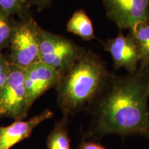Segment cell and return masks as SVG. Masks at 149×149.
Returning <instances> with one entry per match:
<instances>
[{"label":"cell","mask_w":149,"mask_h":149,"mask_svg":"<svg viewBox=\"0 0 149 149\" xmlns=\"http://www.w3.org/2000/svg\"><path fill=\"white\" fill-rule=\"evenodd\" d=\"M104 49L113 59L115 70L125 68L132 73L138 69L140 56L133 38L130 34L124 35L120 30L117 37L101 41Z\"/></svg>","instance_id":"obj_7"},{"label":"cell","mask_w":149,"mask_h":149,"mask_svg":"<svg viewBox=\"0 0 149 149\" xmlns=\"http://www.w3.org/2000/svg\"><path fill=\"white\" fill-rule=\"evenodd\" d=\"M148 92H149V81H148Z\"/></svg>","instance_id":"obj_18"},{"label":"cell","mask_w":149,"mask_h":149,"mask_svg":"<svg viewBox=\"0 0 149 149\" xmlns=\"http://www.w3.org/2000/svg\"><path fill=\"white\" fill-rule=\"evenodd\" d=\"M110 74L100 56L86 49L81 58L61 76L55 87L57 104L63 116L69 118L86 111Z\"/></svg>","instance_id":"obj_2"},{"label":"cell","mask_w":149,"mask_h":149,"mask_svg":"<svg viewBox=\"0 0 149 149\" xmlns=\"http://www.w3.org/2000/svg\"><path fill=\"white\" fill-rule=\"evenodd\" d=\"M66 30L85 41L96 39L92 22L83 9L77 10L72 14L66 24Z\"/></svg>","instance_id":"obj_10"},{"label":"cell","mask_w":149,"mask_h":149,"mask_svg":"<svg viewBox=\"0 0 149 149\" xmlns=\"http://www.w3.org/2000/svg\"><path fill=\"white\" fill-rule=\"evenodd\" d=\"M24 74L30 108L44 93L57 86L61 77L58 72L40 61L24 68Z\"/></svg>","instance_id":"obj_8"},{"label":"cell","mask_w":149,"mask_h":149,"mask_svg":"<svg viewBox=\"0 0 149 149\" xmlns=\"http://www.w3.org/2000/svg\"><path fill=\"white\" fill-rule=\"evenodd\" d=\"M15 22L13 17L0 8V52L9 48Z\"/></svg>","instance_id":"obj_14"},{"label":"cell","mask_w":149,"mask_h":149,"mask_svg":"<svg viewBox=\"0 0 149 149\" xmlns=\"http://www.w3.org/2000/svg\"><path fill=\"white\" fill-rule=\"evenodd\" d=\"M11 63L8 55H5L0 52V91L2 90L10 72Z\"/></svg>","instance_id":"obj_15"},{"label":"cell","mask_w":149,"mask_h":149,"mask_svg":"<svg viewBox=\"0 0 149 149\" xmlns=\"http://www.w3.org/2000/svg\"><path fill=\"white\" fill-rule=\"evenodd\" d=\"M69 118L63 116L55 123L47 139V149H71L68 133Z\"/></svg>","instance_id":"obj_12"},{"label":"cell","mask_w":149,"mask_h":149,"mask_svg":"<svg viewBox=\"0 0 149 149\" xmlns=\"http://www.w3.org/2000/svg\"><path fill=\"white\" fill-rule=\"evenodd\" d=\"M149 65L122 75L111 72L86 111L91 122L84 138L100 141L108 135L149 139Z\"/></svg>","instance_id":"obj_1"},{"label":"cell","mask_w":149,"mask_h":149,"mask_svg":"<svg viewBox=\"0 0 149 149\" xmlns=\"http://www.w3.org/2000/svg\"><path fill=\"white\" fill-rule=\"evenodd\" d=\"M33 0H0V8L11 16L17 15L19 19L33 17L31 8Z\"/></svg>","instance_id":"obj_13"},{"label":"cell","mask_w":149,"mask_h":149,"mask_svg":"<svg viewBox=\"0 0 149 149\" xmlns=\"http://www.w3.org/2000/svg\"><path fill=\"white\" fill-rule=\"evenodd\" d=\"M77 149H109L104 146L99 141L90 140L87 141L84 137L80 141Z\"/></svg>","instance_id":"obj_16"},{"label":"cell","mask_w":149,"mask_h":149,"mask_svg":"<svg viewBox=\"0 0 149 149\" xmlns=\"http://www.w3.org/2000/svg\"><path fill=\"white\" fill-rule=\"evenodd\" d=\"M52 116V111L46 109L27 121L15 120L9 126H0V149H10L28 138L37 125Z\"/></svg>","instance_id":"obj_9"},{"label":"cell","mask_w":149,"mask_h":149,"mask_svg":"<svg viewBox=\"0 0 149 149\" xmlns=\"http://www.w3.org/2000/svg\"><path fill=\"white\" fill-rule=\"evenodd\" d=\"M40 61L63 76L86 49L67 37L40 28Z\"/></svg>","instance_id":"obj_3"},{"label":"cell","mask_w":149,"mask_h":149,"mask_svg":"<svg viewBox=\"0 0 149 149\" xmlns=\"http://www.w3.org/2000/svg\"><path fill=\"white\" fill-rule=\"evenodd\" d=\"M40 28L33 17L15 22L8 48L11 64L24 69L40 61Z\"/></svg>","instance_id":"obj_4"},{"label":"cell","mask_w":149,"mask_h":149,"mask_svg":"<svg viewBox=\"0 0 149 149\" xmlns=\"http://www.w3.org/2000/svg\"><path fill=\"white\" fill-rule=\"evenodd\" d=\"M107 18L122 30L149 19V0H102Z\"/></svg>","instance_id":"obj_6"},{"label":"cell","mask_w":149,"mask_h":149,"mask_svg":"<svg viewBox=\"0 0 149 149\" xmlns=\"http://www.w3.org/2000/svg\"><path fill=\"white\" fill-rule=\"evenodd\" d=\"M53 1V0H33L32 4L36 6L37 10L40 12L44 9L51 7Z\"/></svg>","instance_id":"obj_17"},{"label":"cell","mask_w":149,"mask_h":149,"mask_svg":"<svg viewBox=\"0 0 149 149\" xmlns=\"http://www.w3.org/2000/svg\"><path fill=\"white\" fill-rule=\"evenodd\" d=\"M30 109L24 86V69L12 64L8 80L0 91V118L23 120Z\"/></svg>","instance_id":"obj_5"},{"label":"cell","mask_w":149,"mask_h":149,"mask_svg":"<svg viewBox=\"0 0 149 149\" xmlns=\"http://www.w3.org/2000/svg\"><path fill=\"white\" fill-rule=\"evenodd\" d=\"M138 49L140 62L139 66L149 65V19L141 22L129 31Z\"/></svg>","instance_id":"obj_11"}]
</instances>
